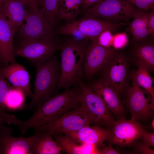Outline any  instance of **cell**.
Instances as JSON below:
<instances>
[{"label":"cell","mask_w":154,"mask_h":154,"mask_svg":"<svg viewBox=\"0 0 154 154\" xmlns=\"http://www.w3.org/2000/svg\"><path fill=\"white\" fill-rule=\"evenodd\" d=\"M81 92L80 85L73 87L38 104L33 116L19 125L21 133L25 134L30 128L35 129L50 123L79 106Z\"/></svg>","instance_id":"1"},{"label":"cell","mask_w":154,"mask_h":154,"mask_svg":"<svg viewBox=\"0 0 154 154\" xmlns=\"http://www.w3.org/2000/svg\"><path fill=\"white\" fill-rule=\"evenodd\" d=\"M87 42L72 38L62 43L60 50V80L56 93L61 88L67 90L84 82L83 64Z\"/></svg>","instance_id":"2"},{"label":"cell","mask_w":154,"mask_h":154,"mask_svg":"<svg viewBox=\"0 0 154 154\" xmlns=\"http://www.w3.org/2000/svg\"><path fill=\"white\" fill-rule=\"evenodd\" d=\"M36 74L34 92L32 100L27 108L31 109L48 99L56 93L60 77V62L55 54L49 59L35 65Z\"/></svg>","instance_id":"3"},{"label":"cell","mask_w":154,"mask_h":154,"mask_svg":"<svg viewBox=\"0 0 154 154\" xmlns=\"http://www.w3.org/2000/svg\"><path fill=\"white\" fill-rule=\"evenodd\" d=\"M92 124H94L93 117L80 105L66 112L54 121L35 129V131L44 132L53 136L77 131Z\"/></svg>","instance_id":"4"},{"label":"cell","mask_w":154,"mask_h":154,"mask_svg":"<svg viewBox=\"0 0 154 154\" xmlns=\"http://www.w3.org/2000/svg\"><path fill=\"white\" fill-rule=\"evenodd\" d=\"M61 43L56 38L21 40L13 49L15 56L25 58L34 65L45 61L60 50Z\"/></svg>","instance_id":"5"},{"label":"cell","mask_w":154,"mask_h":154,"mask_svg":"<svg viewBox=\"0 0 154 154\" xmlns=\"http://www.w3.org/2000/svg\"><path fill=\"white\" fill-rule=\"evenodd\" d=\"M99 72L101 77L113 87L119 96L130 85L131 73L129 60L122 52L117 51Z\"/></svg>","instance_id":"6"},{"label":"cell","mask_w":154,"mask_h":154,"mask_svg":"<svg viewBox=\"0 0 154 154\" xmlns=\"http://www.w3.org/2000/svg\"><path fill=\"white\" fill-rule=\"evenodd\" d=\"M135 9L125 0H103L84 10L85 16L111 22H128L132 18Z\"/></svg>","instance_id":"7"},{"label":"cell","mask_w":154,"mask_h":154,"mask_svg":"<svg viewBox=\"0 0 154 154\" xmlns=\"http://www.w3.org/2000/svg\"><path fill=\"white\" fill-rule=\"evenodd\" d=\"M80 86L81 89L80 105L92 116L94 124L104 127L111 131L115 121L103 100L88 84L83 82Z\"/></svg>","instance_id":"8"},{"label":"cell","mask_w":154,"mask_h":154,"mask_svg":"<svg viewBox=\"0 0 154 154\" xmlns=\"http://www.w3.org/2000/svg\"><path fill=\"white\" fill-rule=\"evenodd\" d=\"M25 20L26 23L18 30L21 40L56 38L41 8L26 10Z\"/></svg>","instance_id":"9"},{"label":"cell","mask_w":154,"mask_h":154,"mask_svg":"<svg viewBox=\"0 0 154 154\" xmlns=\"http://www.w3.org/2000/svg\"><path fill=\"white\" fill-rule=\"evenodd\" d=\"M130 85L124 93L125 103L129 110L131 119L146 121L153 117V112L150 108L151 96L136 84L131 78Z\"/></svg>","instance_id":"10"},{"label":"cell","mask_w":154,"mask_h":154,"mask_svg":"<svg viewBox=\"0 0 154 154\" xmlns=\"http://www.w3.org/2000/svg\"><path fill=\"white\" fill-rule=\"evenodd\" d=\"M144 131L137 120L119 119L115 121L107 141L120 147H130L142 138Z\"/></svg>","instance_id":"11"},{"label":"cell","mask_w":154,"mask_h":154,"mask_svg":"<svg viewBox=\"0 0 154 154\" xmlns=\"http://www.w3.org/2000/svg\"><path fill=\"white\" fill-rule=\"evenodd\" d=\"M117 51L112 46L106 47L95 41L87 46L83 64L84 78L90 80L99 72Z\"/></svg>","instance_id":"12"},{"label":"cell","mask_w":154,"mask_h":154,"mask_svg":"<svg viewBox=\"0 0 154 154\" xmlns=\"http://www.w3.org/2000/svg\"><path fill=\"white\" fill-rule=\"evenodd\" d=\"M11 128L0 125V154H31L37 133L28 137H16L11 135Z\"/></svg>","instance_id":"13"},{"label":"cell","mask_w":154,"mask_h":154,"mask_svg":"<svg viewBox=\"0 0 154 154\" xmlns=\"http://www.w3.org/2000/svg\"><path fill=\"white\" fill-rule=\"evenodd\" d=\"M102 98L112 113L119 119L124 118L125 108L113 87L102 77L88 84Z\"/></svg>","instance_id":"14"},{"label":"cell","mask_w":154,"mask_h":154,"mask_svg":"<svg viewBox=\"0 0 154 154\" xmlns=\"http://www.w3.org/2000/svg\"><path fill=\"white\" fill-rule=\"evenodd\" d=\"M18 30L0 11V60L4 66L9 62L17 63L13 42L14 35Z\"/></svg>","instance_id":"15"},{"label":"cell","mask_w":154,"mask_h":154,"mask_svg":"<svg viewBox=\"0 0 154 154\" xmlns=\"http://www.w3.org/2000/svg\"><path fill=\"white\" fill-rule=\"evenodd\" d=\"M111 132L108 129L95 125L85 126L64 134L78 143L92 145L98 147L104 146V142L107 140Z\"/></svg>","instance_id":"16"},{"label":"cell","mask_w":154,"mask_h":154,"mask_svg":"<svg viewBox=\"0 0 154 154\" xmlns=\"http://www.w3.org/2000/svg\"><path fill=\"white\" fill-rule=\"evenodd\" d=\"M2 75L13 86L22 91L26 96L32 98V93L28 72L23 66L17 63L0 68Z\"/></svg>","instance_id":"17"},{"label":"cell","mask_w":154,"mask_h":154,"mask_svg":"<svg viewBox=\"0 0 154 154\" xmlns=\"http://www.w3.org/2000/svg\"><path fill=\"white\" fill-rule=\"evenodd\" d=\"M81 31L92 41L95 40L99 35L106 30L116 31L121 26L127 24L125 23L111 22L100 19L84 16L76 21Z\"/></svg>","instance_id":"18"},{"label":"cell","mask_w":154,"mask_h":154,"mask_svg":"<svg viewBox=\"0 0 154 154\" xmlns=\"http://www.w3.org/2000/svg\"><path fill=\"white\" fill-rule=\"evenodd\" d=\"M147 38L135 40L137 43L133 47L131 54L138 66H142L149 72H153L154 69V46L153 43L146 42Z\"/></svg>","instance_id":"19"},{"label":"cell","mask_w":154,"mask_h":154,"mask_svg":"<svg viewBox=\"0 0 154 154\" xmlns=\"http://www.w3.org/2000/svg\"><path fill=\"white\" fill-rule=\"evenodd\" d=\"M64 134L52 136L61 151L69 154H99V149L94 145L78 143Z\"/></svg>","instance_id":"20"},{"label":"cell","mask_w":154,"mask_h":154,"mask_svg":"<svg viewBox=\"0 0 154 154\" xmlns=\"http://www.w3.org/2000/svg\"><path fill=\"white\" fill-rule=\"evenodd\" d=\"M24 6L18 0H5L0 5V11L18 30L25 20L26 10Z\"/></svg>","instance_id":"21"},{"label":"cell","mask_w":154,"mask_h":154,"mask_svg":"<svg viewBox=\"0 0 154 154\" xmlns=\"http://www.w3.org/2000/svg\"><path fill=\"white\" fill-rule=\"evenodd\" d=\"M37 137L32 146L31 154H59L61 151L52 135L35 131Z\"/></svg>","instance_id":"22"},{"label":"cell","mask_w":154,"mask_h":154,"mask_svg":"<svg viewBox=\"0 0 154 154\" xmlns=\"http://www.w3.org/2000/svg\"><path fill=\"white\" fill-rule=\"evenodd\" d=\"M13 86L2 75L0 74V125L8 124L19 125L23 121L18 119L13 114L6 111V100L9 90Z\"/></svg>","instance_id":"23"},{"label":"cell","mask_w":154,"mask_h":154,"mask_svg":"<svg viewBox=\"0 0 154 154\" xmlns=\"http://www.w3.org/2000/svg\"><path fill=\"white\" fill-rule=\"evenodd\" d=\"M131 78L139 87L148 93L151 96L150 104L151 110H154V79L149 72L144 66L139 65L137 69L131 73Z\"/></svg>","instance_id":"24"},{"label":"cell","mask_w":154,"mask_h":154,"mask_svg":"<svg viewBox=\"0 0 154 154\" xmlns=\"http://www.w3.org/2000/svg\"><path fill=\"white\" fill-rule=\"evenodd\" d=\"M148 15V13L141 11L135 9L134 11L132 16L133 20L129 27L134 40L144 39L149 35L147 26Z\"/></svg>","instance_id":"25"},{"label":"cell","mask_w":154,"mask_h":154,"mask_svg":"<svg viewBox=\"0 0 154 154\" xmlns=\"http://www.w3.org/2000/svg\"><path fill=\"white\" fill-rule=\"evenodd\" d=\"M83 0H61L59 19L73 21L77 16Z\"/></svg>","instance_id":"26"},{"label":"cell","mask_w":154,"mask_h":154,"mask_svg":"<svg viewBox=\"0 0 154 154\" xmlns=\"http://www.w3.org/2000/svg\"><path fill=\"white\" fill-rule=\"evenodd\" d=\"M61 0H42L41 6L44 15L53 28L59 19Z\"/></svg>","instance_id":"27"},{"label":"cell","mask_w":154,"mask_h":154,"mask_svg":"<svg viewBox=\"0 0 154 154\" xmlns=\"http://www.w3.org/2000/svg\"><path fill=\"white\" fill-rule=\"evenodd\" d=\"M26 96L21 90L14 87L9 91L6 100V107L11 110L22 108L25 104Z\"/></svg>","instance_id":"28"},{"label":"cell","mask_w":154,"mask_h":154,"mask_svg":"<svg viewBox=\"0 0 154 154\" xmlns=\"http://www.w3.org/2000/svg\"><path fill=\"white\" fill-rule=\"evenodd\" d=\"M56 33L59 34L71 35L74 39L80 41H87L89 39L80 30L76 21L60 26L57 29Z\"/></svg>","instance_id":"29"},{"label":"cell","mask_w":154,"mask_h":154,"mask_svg":"<svg viewBox=\"0 0 154 154\" xmlns=\"http://www.w3.org/2000/svg\"><path fill=\"white\" fill-rule=\"evenodd\" d=\"M113 38L114 35L112 34L111 32L106 30L101 33L94 41L102 46L109 47L112 46Z\"/></svg>","instance_id":"30"},{"label":"cell","mask_w":154,"mask_h":154,"mask_svg":"<svg viewBox=\"0 0 154 154\" xmlns=\"http://www.w3.org/2000/svg\"><path fill=\"white\" fill-rule=\"evenodd\" d=\"M128 38L124 33H120L114 35L112 46L115 49L123 48L127 44Z\"/></svg>","instance_id":"31"},{"label":"cell","mask_w":154,"mask_h":154,"mask_svg":"<svg viewBox=\"0 0 154 154\" xmlns=\"http://www.w3.org/2000/svg\"><path fill=\"white\" fill-rule=\"evenodd\" d=\"M132 5L144 10L154 9V0H125Z\"/></svg>","instance_id":"32"},{"label":"cell","mask_w":154,"mask_h":154,"mask_svg":"<svg viewBox=\"0 0 154 154\" xmlns=\"http://www.w3.org/2000/svg\"><path fill=\"white\" fill-rule=\"evenodd\" d=\"M134 145L135 151L142 154H154V150L143 142H136Z\"/></svg>","instance_id":"33"},{"label":"cell","mask_w":154,"mask_h":154,"mask_svg":"<svg viewBox=\"0 0 154 154\" xmlns=\"http://www.w3.org/2000/svg\"><path fill=\"white\" fill-rule=\"evenodd\" d=\"M147 28L149 35L153 37L154 34V11L148 13L147 21Z\"/></svg>","instance_id":"34"},{"label":"cell","mask_w":154,"mask_h":154,"mask_svg":"<svg viewBox=\"0 0 154 154\" xmlns=\"http://www.w3.org/2000/svg\"><path fill=\"white\" fill-rule=\"evenodd\" d=\"M142 142L147 146H154V133L147 132L145 130L142 138Z\"/></svg>","instance_id":"35"},{"label":"cell","mask_w":154,"mask_h":154,"mask_svg":"<svg viewBox=\"0 0 154 154\" xmlns=\"http://www.w3.org/2000/svg\"><path fill=\"white\" fill-rule=\"evenodd\" d=\"M24 5H26L29 9H36L41 6L42 0H18Z\"/></svg>","instance_id":"36"},{"label":"cell","mask_w":154,"mask_h":154,"mask_svg":"<svg viewBox=\"0 0 154 154\" xmlns=\"http://www.w3.org/2000/svg\"><path fill=\"white\" fill-rule=\"evenodd\" d=\"M99 154H118L119 152L115 150L112 147V145L106 147H103L102 148L99 149Z\"/></svg>","instance_id":"37"},{"label":"cell","mask_w":154,"mask_h":154,"mask_svg":"<svg viewBox=\"0 0 154 154\" xmlns=\"http://www.w3.org/2000/svg\"><path fill=\"white\" fill-rule=\"evenodd\" d=\"M102 0H83L81 6L84 10Z\"/></svg>","instance_id":"38"},{"label":"cell","mask_w":154,"mask_h":154,"mask_svg":"<svg viewBox=\"0 0 154 154\" xmlns=\"http://www.w3.org/2000/svg\"><path fill=\"white\" fill-rule=\"evenodd\" d=\"M151 128L153 130L154 129V117H153V118L152 119V121L151 124Z\"/></svg>","instance_id":"39"},{"label":"cell","mask_w":154,"mask_h":154,"mask_svg":"<svg viewBox=\"0 0 154 154\" xmlns=\"http://www.w3.org/2000/svg\"><path fill=\"white\" fill-rule=\"evenodd\" d=\"M5 0H0V5Z\"/></svg>","instance_id":"40"},{"label":"cell","mask_w":154,"mask_h":154,"mask_svg":"<svg viewBox=\"0 0 154 154\" xmlns=\"http://www.w3.org/2000/svg\"><path fill=\"white\" fill-rule=\"evenodd\" d=\"M1 120L0 119V122H1Z\"/></svg>","instance_id":"41"}]
</instances>
